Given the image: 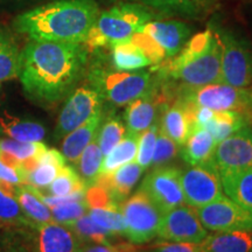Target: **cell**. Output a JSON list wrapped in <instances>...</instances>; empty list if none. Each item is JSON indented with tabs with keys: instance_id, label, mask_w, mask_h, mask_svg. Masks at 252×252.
Here are the masks:
<instances>
[{
	"instance_id": "cell-35",
	"label": "cell",
	"mask_w": 252,
	"mask_h": 252,
	"mask_svg": "<svg viewBox=\"0 0 252 252\" xmlns=\"http://www.w3.org/2000/svg\"><path fill=\"white\" fill-rule=\"evenodd\" d=\"M0 220L18 223L28 226H35L23 212L20 204L15 198L0 188Z\"/></svg>"
},
{
	"instance_id": "cell-27",
	"label": "cell",
	"mask_w": 252,
	"mask_h": 252,
	"mask_svg": "<svg viewBox=\"0 0 252 252\" xmlns=\"http://www.w3.org/2000/svg\"><path fill=\"white\" fill-rule=\"evenodd\" d=\"M138 139L139 135L126 133L124 139L119 141L111 152L105 156L100 167V174L112 173L125 163L133 161L138 152Z\"/></svg>"
},
{
	"instance_id": "cell-13",
	"label": "cell",
	"mask_w": 252,
	"mask_h": 252,
	"mask_svg": "<svg viewBox=\"0 0 252 252\" xmlns=\"http://www.w3.org/2000/svg\"><path fill=\"white\" fill-rule=\"evenodd\" d=\"M195 210L204 228L212 231L252 230V213L234 202L231 198L224 196L215 202L196 207Z\"/></svg>"
},
{
	"instance_id": "cell-44",
	"label": "cell",
	"mask_w": 252,
	"mask_h": 252,
	"mask_svg": "<svg viewBox=\"0 0 252 252\" xmlns=\"http://www.w3.org/2000/svg\"><path fill=\"white\" fill-rule=\"evenodd\" d=\"M24 1H27V0H0V9L11 8L13 7V6H19Z\"/></svg>"
},
{
	"instance_id": "cell-20",
	"label": "cell",
	"mask_w": 252,
	"mask_h": 252,
	"mask_svg": "<svg viewBox=\"0 0 252 252\" xmlns=\"http://www.w3.org/2000/svg\"><path fill=\"white\" fill-rule=\"evenodd\" d=\"M217 143L204 127H193L187 141L181 147L182 159L189 166L203 165L214 160Z\"/></svg>"
},
{
	"instance_id": "cell-23",
	"label": "cell",
	"mask_w": 252,
	"mask_h": 252,
	"mask_svg": "<svg viewBox=\"0 0 252 252\" xmlns=\"http://www.w3.org/2000/svg\"><path fill=\"white\" fill-rule=\"evenodd\" d=\"M220 182L229 198L252 213V167L220 174Z\"/></svg>"
},
{
	"instance_id": "cell-9",
	"label": "cell",
	"mask_w": 252,
	"mask_h": 252,
	"mask_svg": "<svg viewBox=\"0 0 252 252\" xmlns=\"http://www.w3.org/2000/svg\"><path fill=\"white\" fill-rule=\"evenodd\" d=\"M222 41L220 83L235 88L252 84V50L244 42L228 33H219Z\"/></svg>"
},
{
	"instance_id": "cell-18",
	"label": "cell",
	"mask_w": 252,
	"mask_h": 252,
	"mask_svg": "<svg viewBox=\"0 0 252 252\" xmlns=\"http://www.w3.org/2000/svg\"><path fill=\"white\" fill-rule=\"evenodd\" d=\"M102 119V112L97 113L89 121L65 135L62 141V154L64 156L65 160L74 163L78 161L82 152L86 150L91 141L97 138Z\"/></svg>"
},
{
	"instance_id": "cell-28",
	"label": "cell",
	"mask_w": 252,
	"mask_h": 252,
	"mask_svg": "<svg viewBox=\"0 0 252 252\" xmlns=\"http://www.w3.org/2000/svg\"><path fill=\"white\" fill-rule=\"evenodd\" d=\"M21 52L4 31H0V83L19 77Z\"/></svg>"
},
{
	"instance_id": "cell-40",
	"label": "cell",
	"mask_w": 252,
	"mask_h": 252,
	"mask_svg": "<svg viewBox=\"0 0 252 252\" xmlns=\"http://www.w3.org/2000/svg\"><path fill=\"white\" fill-rule=\"evenodd\" d=\"M130 40L134 43L135 46H138L143 50L144 54L147 56V59L150 60L151 64L157 65L159 63L166 60L165 52L161 49L158 43L154 41L150 35H147L144 32H137L133 35L130 37Z\"/></svg>"
},
{
	"instance_id": "cell-45",
	"label": "cell",
	"mask_w": 252,
	"mask_h": 252,
	"mask_svg": "<svg viewBox=\"0 0 252 252\" xmlns=\"http://www.w3.org/2000/svg\"><path fill=\"white\" fill-rule=\"evenodd\" d=\"M0 188H1L2 190H4V186H2V184H0Z\"/></svg>"
},
{
	"instance_id": "cell-41",
	"label": "cell",
	"mask_w": 252,
	"mask_h": 252,
	"mask_svg": "<svg viewBox=\"0 0 252 252\" xmlns=\"http://www.w3.org/2000/svg\"><path fill=\"white\" fill-rule=\"evenodd\" d=\"M135 252H204L200 243L161 241L149 245H135Z\"/></svg>"
},
{
	"instance_id": "cell-24",
	"label": "cell",
	"mask_w": 252,
	"mask_h": 252,
	"mask_svg": "<svg viewBox=\"0 0 252 252\" xmlns=\"http://www.w3.org/2000/svg\"><path fill=\"white\" fill-rule=\"evenodd\" d=\"M0 131L11 139L24 143L42 141L46 135L45 126L40 123L13 117L7 113L0 116Z\"/></svg>"
},
{
	"instance_id": "cell-26",
	"label": "cell",
	"mask_w": 252,
	"mask_h": 252,
	"mask_svg": "<svg viewBox=\"0 0 252 252\" xmlns=\"http://www.w3.org/2000/svg\"><path fill=\"white\" fill-rule=\"evenodd\" d=\"M251 122L236 111H215L213 118L204 125V128L212 134L217 144L224 140L242 128L250 125Z\"/></svg>"
},
{
	"instance_id": "cell-32",
	"label": "cell",
	"mask_w": 252,
	"mask_h": 252,
	"mask_svg": "<svg viewBox=\"0 0 252 252\" xmlns=\"http://www.w3.org/2000/svg\"><path fill=\"white\" fill-rule=\"evenodd\" d=\"M49 193L53 196H67L81 191H87V185L74 168L64 165L60 169L54 181L48 186Z\"/></svg>"
},
{
	"instance_id": "cell-19",
	"label": "cell",
	"mask_w": 252,
	"mask_h": 252,
	"mask_svg": "<svg viewBox=\"0 0 252 252\" xmlns=\"http://www.w3.org/2000/svg\"><path fill=\"white\" fill-rule=\"evenodd\" d=\"M158 124L159 130L171 138L180 149L186 144L191 131L184 105L176 98L161 112Z\"/></svg>"
},
{
	"instance_id": "cell-33",
	"label": "cell",
	"mask_w": 252,
	"mask_h": 252,
	"mask_svg": "<svg viewBox=\"0 0 252 252\" xmlns=\"http://www.w3.org/2000/svg\"><path fill=\"white\" fill-rule=\"evenodd\" d=\"M125 131L124 123L118 116H109L105 119L96 138L103 156H106L111 152L113 147L123 139Z\"/></svg>"
},
{
	"instance_id": "cell-11",
	"label": "cell",
	"mask_w": 252,
	"mask_h": 252,
	"mask_svg": "<svg viewBox=\"0 0 252 252\" xmlns=\"http://www.w3.org/2000/svg\"><path fill=\"white\" fill-rule=\"evenodd\" d=\"M139 190L144 191L162 213L186 204L181 171L178 167H156L144 179Z\"/></svg>"
},
{
	"instance_id": "cell-38",
	"label": "cell",
	"mask_w": 252,
	"mask_h": 252,
	"mask_svg": "<svg viewBox=\"0 0 252 252\" xmlns=\"http://www.w3.org/2000/svg\"><path fill=\"white\" fill-rule=\"evenodd\" d=\"M88 210H89V207L84 198L81 201H70V202L59 204L52 208V215L55 222L65 225L72 220L80 219L81 216L86 215Z\"/></svg>"
},
{
	"instance_id": "cell-25",
	"label": "cell",
	"mask_w": 252,
	"mask_h": 252,
	"mask_svg": "<svg viewBox=\"0 0 252 252\" xmlns=\"http://www.w3.org/2000/svg\"><path fill=\"white\" fill-rule=\"evenodd\" d=\"M110 49L112 67L115 70L135 71L151 65L150 60L144 54L143 50L135 46L130 39L115 43L110 47Z\"/></svg>"
},
{
	"instance_id": "cell-3",
	"label": "cell",
	"mask_w": 252,
	"mask_h": 252,
	"mask_svg": "<svg viewBox=\"0 0 252 252\" xmlns=\"http://www.w3.org/2000/svg\"><path fill=\"white\" fill-rule=\"evenodd\" d=\"M222 49L220 34L207 30L188 40L175 56L154 65L152 71L180 88L220 83Z\"/></svg>"
},
{
	"instance_id": "cell-7",
	"label": "cell",
	"mask_w": 252,
	"mask_h": 252,
	"mask_svg": "<svg viewBox=\"0 0 252 252\" xmlns=\"http://www.w3.org/2000/svg\"><path fill=\"white\" fill-rule=\"evenodd\" d=\"M121 212L125 220L124 236L130 243L140 245L157 237L163 213L144 191L138 190L123 201Z\"/></svg>"
},
{
	"instance_id": "cell-17",
	"label": "cell",
	"mask_w": 252,
	"mask_h": 252,
	"mask_svg": "<svg viewBox=\"0 0 252 252\" xmlns=\"http://www.w3.org/2000/svg\"><path fill=\"white\" fill-rule=\"evenodd\" d=\"M143 173L144 169L137 162H128L119 167L115 172L99 174L94 185L105 188L113 200L122 203L139 181Z\"/></svg>"
},
{
	"instance_id": "cell-39",
	"label": "cell",
	"mask_w": 252,
	"mask_h": 252,
	"mask_svg": "<svg viewBox=\"0 0 252 252\" xmlns=\"http://www.w3.org/2000/svg\"><path fill=\"white\" fill-rule=\"evenodd\" d=\"M61 168L55 165H52V163H37L34 168L25 173L26 184L33 186L35 188L48 187L58 176Z\"/></svg>"
},
{
	"instance_id": "cell-31",
	"label": "cell",
	"mask_w": 252,
	"mask_h": 252,
	"mask_svg": "<svg viewBox=\"0 0 252 252\" xmlns=\"http://www.w3.org/2000/svg\"><path fill=\"white\" fill-rule=\"evenodd\" d=\"M103 162V153L97 139L91 141L81 154L76 162L80 171V176L86 182L87 187L96 184L100 174V167Z\"/></svg>"
},
{
	"instance_id": "cell-5",
	"label": "cell",
	"mask_w": 252,
	"mask_h": 252,
	"mask_svg": "<svg viewBox=\"0 0 252 252\" xmlns=\"http://www.w3.org/2000/svg\"><path fill=\"white\" fill-rule=\"evenodd\" d=\"M88 78L103 100L116 106H126L149 93L156 83L150 71H119L102 67L91 69Z\"/></svg>"
},
{
	"instance_id": "cell-12",
	"label": "cell",
	"mask_w": 252,
	"mask_h": 252,
	"mask_svg": "<svg viewBox=\"0 0 252 252\" xmlns=\"http://www.w3.org/2000/svg\"><path fill=\"white\" fill-rule=\"evenodd\" d=\"M208 236L196 210L191 206L175 207L162 214L157 237L163 241L201 243Z\"/></svg>"
},
{
	"instance_id": "cell-10",
	"label": "cell",
	"mask_w": 252,
	"mask_h": 252,
	"mask_svg": "<svg viewBox=\"0 0 252 252\" xmlns=\"http://www.w3.org/2000/svg\"><path fill=\"white\" fill-rule=\"evenodd\" d=\"M103 98L93 87H81L72 91L62 111L60 112L54 137L61 139L78 126L102 112Z\"/></svg>"
},
{
	"instance_id": "cell-30",
	"label": "cell",
	"mask_w": 252,
	"mask_h": 252,
	"mask_svg": "<svg viewBox=\"0 0 252 252\" xmlns=\"http://www.w3.org/2000/svg\"><path fill=\"white\" fill-rule=\"evenodd\" d=\"M65 225L76 234L81 242L88 241L94 244H112L113 239L118 236L96 224L89 215L81 216L80 219L72 220Z\"/></svg>"
},
{
	"instance_id": "cell-36",
	"label": "cell",
	"mask_w": 252,
	"mask_h": 252,
	"mask_svg": "<svg viewBox=\"0 0 252 252\" xmlns=\"http://www.w3.org/2000/svg\"><path fill=\"white\" fill-rule=\"evenodd\" d=\"M158 132H159V124L156 122L146 131H144L139 135V139H138V152L135 159H137L138 165L144 171L149 168L151 163H152L153 151L154 146H156Z\"/></svg>"
},
{
	"instance_id": "cell-22",
	"label": "cell",
	"mask_w": 252,
	"mask_h": 252,
	"mask_svg": "<svg viewBox=\"0 0 252 252\" xmlns=\"http://www.w3.org/2000/svg\"><path fill=\"white\" fill-rule=\"evenodd\" d=\"M200 244L204 252H252V230L208 235Z\"/></svg>"
},
{
	"instance_id": "cell-29",
	"label": "cell",
	"mask_w": 252,
	"mask_h": 252,
	"mask_svg": "<svg viewBox=\"0 0 252 252\" xmlns=\"http://www.w3.org/2000/svg\"><path fill=\"white\" fill-rule=\"evenodd\" d=\"M89 216L96 224L118 236L124 235L125 220L121 212V203L112 201L108 204L89 208Z\"/></svg>"
},
{
	"instance_id": "cell-1",
	"label": "cell",
	"mask_w": 252,
	"mask_h": 252,
	"mask_svg": "<svg viewBox=\"0 0 252 252\" xmlns=\"http://www.w3.org/2000/svg\"><path fill=\"white\" fill-rule=\"evenodd\" d=\"M87 61L84 43L31 40L21 52L19 77L32 99L54 103L71 93Z\"/></svg>"
},
{
	"instance_id": "cell-43",
	"label": "cell",
	"mask_w": 252,
	"mask_h": 252,
	"mask_svg": "<svg viewBox=\"0 0 252 252\" xmlns=\"http://www.w3.org/2000/svg\"><path fill=\"white\" fill-rule=\"evenodd\" d=\"M80 252H125L123 243L119 244H94L82 245Z\"/></svg>"
},
{
	"instance_id": "cell-2",
	"label": "cell",
	"mask_w": 252,
	"mask_h": 252,
	"mask_svg": "<svg viewBox=\"0 0 252 252\" xmlns=\"http://www.w3.org/2000/svg\"><path fill=\"white\" fill-rule=\"evenodd\" d=\"M98 15L94 0H58L18 15L14 26L31 40L83 43Z\"/></svg>"
},
{
	"instance_id": "cell-6",
	"label": "cell",
	"mask_w": 252,
	"mask_h": 252,
	"mask_svg": "<svg viewBox=\"0 0 252 252\" xmlns=\"http://www.w3.org/2000/svg\"><path fill=\"white\" fill-rule=\"evenodd\" d=\"M176 97L209 108L214 111H236L252 123V91L224 83H212L198 88L178 87Z\"/></svg>"
},
{
	"instance_id": "cell-34",
	"label": "cell",
	"mask_w": 252,
	"mask_h": 252,
	"mask_svg": "<svg viewBox=\"0 0 252 252\" xmlns=\"http://www.w3.org/2000/svg\"><path fill=\"white\" fill-rule=\"evenodd\" d=\"M47 146L42 141L35 143H24V141L8 139H0V152L9 154L20 162L33 159L37 154L46 150Z\"/></svg>"
},
{
	"instance_id": "cell-16",
	"label": "cell",
	"mask_w": 252,
	"mask_h": 252,
	"mask_svg": "<svg viewBox=\"0 0 252 252\" xmlns=\"http://www.w3.org/2000/svg\"><path fill=\"white\" fill-rule=\"evenodd\" d=\"M39 252H80L82 242L67 225L53 222L37 226Z\"/></svg>"
},
{
	"instance_id": "cell-4",
	"label": "cell",
	"mask_w": 252,
	"mask_h": 252,
	"mask_svg": "<svg viewBox=\"0 0 252 252\" xmlns=\"http://www.w3.org/2000/svg\"><path fill=\"white\" fill-rule=\"evenodd\" d=\"M152 14L137 4H121L99 13L88 34L84 46L88 50L111 47L128 40L151 21Z\"/></svg>"
},
{
	"instance_id": "cell-37",
	"label": "cell",
	"mask_w": 252,
	"mask_h": 252,
	"mask_svg": "<svg viewBox=\"0 0 252 252\" xmlns=\"http://www.w3.org/2000/svg\"><path fill=\"white\" fill-rule=\"evenodd\" d=\"M179 151H180V147H179L171 138L167 137L162 131L159 130V132H158L156 146H154L152 163H151V166H153V168H156V167L166 166L169 161L175 159Z\"/></svg>"
},
{
	"instance_id": "cell-42",
	"label": "cell",
	"mask_w": 252,
	"mask_h": 252,
	"mask_svg": "<svg viewBox=\"0 0 252 252\" xmlns=\"http://www.w3.org/2000/svg\"><path fill=\"white\" fill-rule=\"evenodd\" d=\"M152 7L162 9V11H195L206 4L208 0H145Z\"/></svg>"
},
{
	"instance_id": "cell-15",
	"label": "cell",
	"mask_w": 252,
	"mask_h": 252,
	"mask_svg": "<svg viewBox=\"0 0 252 252\" xmlns=\"http://www.w3.org/2000/svg\"><path fill=\"white\" fill-rule=\"evenodd\" d=\"M141 32L150 35L165 52L166 60L178 54L186 45L191 30L181 21H149Z\"/></svg>"
},
{
	"instance_id": "cell-14",
	"label": "cell",
	"mask_w": 252,
	"mask_h": 252,
	"mask_svg": "<svg viewBox=\"0 0 252 252\" xmlns=\"http://www.w3.org/2000/svg\"><path fill=\"white\" fill-rule=\"evenodd\" d=\"M214 162L220 175L252 167V131L244 127L216 145Z\"/></svg>"
},
{
	"instance_id": "cell-8",
	"label": "cell",
	"mask_w": 252,
	"mask_h": 252,
	"mask_svg": "<svg viewBox=\"0 0 252 252\" xmlns=\"http://www.w3.org/2000/svg\"><path fill=\"white\" fill-rule=\"evenodd\" d=\"M181 185L186 203L202 207L224 197L220 175L215 162L190 166L181 172Z\"/></svg>"
},
{
	"instance_id": "cell-21",
	"label": "cell",
	"mask_w": 252,
	"mask_h": 252,
	"mask_svg": "<svg viewBox=\"0 0 252 252\" xmlns=\"http://www.w3.org/2000/svg\"><path fill=\"white\" fill-rule=\"evenodd\" d=\"M40 195L41 193L37 190V188L28 184L14 186L13 193H12V196L18 201L23 212L35 226L54 220L52 212L42 202Z\"/></svg>"
}]
</instances>
